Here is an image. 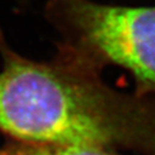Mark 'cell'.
I'll return each mask as SVG.
<instances>
[{
	"label": "cell",
	"mask_w": 155,
	"mask_h": 155,
	"mask_svg": "<svg viewBox=\"0 0 155 155\" xmlns=\"http://www.w3.org/2000/svg\"><path fill=\"white\" fill-rule=\"evenodd\" d=\"M0 132L12 140L155 155V99L109 86L62 50L38 61L0 53Z\"/></svg>",
	"instance_id": "cell-1"
},
{
	"label": "cell",
	"mask_w": 155,
	"mask_h": 155,
	"mask_svg": "<svg viewBox=\"0 0 155 155\" xmlns=\"http://www.w3.org/2000/svg\"><path fill=\"white\" fill-rule=\"evenodd\" d=\"M44 16L60 38L59 50L99 72L127 70L133 92L155 99V6L48 0Z\"/></svg>",
	"instance_id": "cell-2"
},
{
	"label": "cell",
	"mask_w": 155,
	"mask_h": 155,
	"mask_svg": "<svg viewBox=\"0 0 155 155\" xmlns=\"http://www.w3.org/2000/svg\"><path fill=\"white\" fill-rule=\"evenodd\" d=\"M0 155H117L115 150L50 143H33L12 140L0 148Z\"/></svg>",
	"instance_id": "cell-3"
},
{
	"label": "cell",
	"mask_w": 155,
	"mask_h": 155,
	"mask_svg": "<svg viewBox=\"0 0 155 155\" xmlns=\"http://www.w3.org/2000/svg\"><path fill=\"white\" fill-rule=\"evenodd\" d=\"M17 2H20V3H23V2H26V0H17Z\"/></svg>",
	"instance_id": "cell-4"
}]
</instances>
